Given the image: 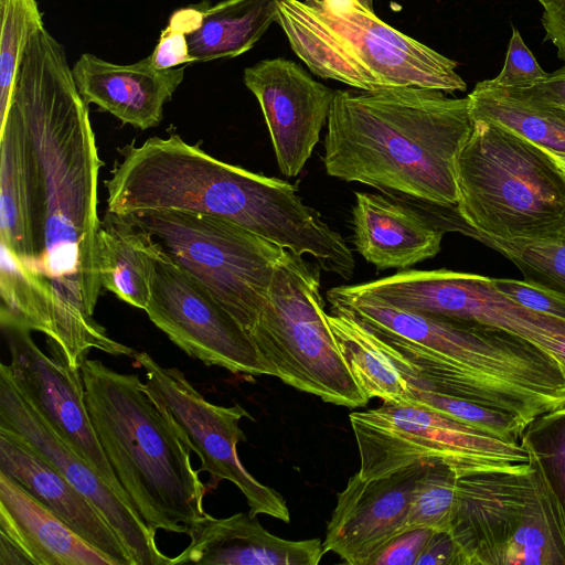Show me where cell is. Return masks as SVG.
<instances>
[{
  "mask_svg": "<svg viewBox=\"0 0 565 565\" xmlns=\"http://www.w3.org/2000/svg\"><path fill=\"white\" fill-rule=\"evenodd\" d=\"M33 143L43 183L39 254L32 269L38 330L81 370L93 349L134 358L93 317L98 268V175L103 167L88 108L64 47L42 25L31 36L11 103Z\"/></svg>",
  "mask_w": 565,
  "mask_h": 565,
  "instance_id": "obj_1",
  "label": "cell"
},
{
  "mask_svg": "<svg viewBox=\"0 0 565 565\" xmlns=\"http://www.w3.org/2000/svg\"><path fill=\"white\" fill-rule=\"evenodd\" d=\"M331 308L359 320L407 385L463 398L524 426L565 405V373L532 342L481 323L403 309L338 286Z\"/></svg>",
  "mask_w": 565,
  "mask_h": 565,
  "instance_id": "obj_2",
  "label": "cell"
},
{
  "mask_svg": "<svg viewBox=\"0 0 565 565\" xmlns=\"http://www.w3.org/2000/svg\"><path fill=\"white\" fill-rule=\"evenodd\" d=\"M119 152L121 160L105 182L107 213H200L310 255L327 271L338 273L351 259L345 239L303 203L296 184L217 160L177 134L132 142Z\"/></svg>",
  "mask_w": 565,
  "mask_h": 565,
  "instance_id": "obj_3",
  "label": "cell"
},
{
  "mask_svg": "<svg viewBox=\"0 0 565 565\" xmlns=\"http://www.w3.org/2000/svg\"><path fill=\"white\" fill-rule=\"evenodd\" d=\"M420 87L335 90L324 154L328 175L387 195L456 206V158L472 130L468 98Z\"/></svg>",
  "mask_w": 565,
  "mask_h": 565,
  "instance_id": "obj_4",
  "label": "cell"
},
{
  "mask_svg": "<svg viewBox=\"0 0 565 565\" xmlns=\"http://www.w3.org/2000/svg\"><path fill=\"white\" fill-rule=\"evenodd\" d=\"M81 373L95 434L135 510L154 535L186 534L207 514L206 488L180 428L139 375L88 358Z\"/></svg>",
  "mask_w": 565,
  "mask_h": 565,
  "instance_id": "obj_5",
  "label": "cell"
},
{
  "mask_svg": "<svg viewBox=\"0 0 565 565\" xmlns=\"http://www.w3.org/2000/svg\"><path fill=\"white\" fill-rule=\"evenodd\" d=\"M277 23L318 77L365 92L466 90L456 61L397 31L360 0H279Z\"/></svg>",
  "mask_w": 565,
  "mask_h": 565,
  "instance_id": "obj_6",
  "label": "cell"
},
{
  "mask_svg": "<svg viewBox=\"0 0 565 565\" xmlns=\"http://www.w3.org/2000/svg\"><path fill=\"white\" fill-rule=\"evenodd\" d=\"M471 119L456 158L462 232L519 243L559 241L565 174L545 148L498 122Z\"/></svg>",
  "mask_w": 565,
  "mask_h": 565,
  "instance_id": "obj_7",
  "label": "cell"
},
{
  "mask_svg": "<svg viewBox=\"0 0 565 565\" xmlns=\"http://www.w3.org/2000/svg\"><path fill=\"white\" fill-rule=\"evenodd\" d=\"M458 478L449 530L461 565H565V509L539 460Z\"/></svg>",
  "mask_w": 565,
  "mask_h": 565,
  "instance_id": "obj_8",
  "label": "cell"
},
{
  "mask_svg": "<svg viewBox=\"0 0 565 565\" xmlns=\"http://www.w3.org/2000/svg\"><path fill=\"white\" fill-rule=\"evenodd\" d=\"M320 268L285 249L249 338L285 384L338 406L363 407L370 399L327 321Z\"/></svg>",
  "mask_w": 565,
  "mask_h": 565,
  "instance_id": "obj_9",
  "label": "cell"
},
{
  "mask_svg": "<svg viewBox=\"0 0 565 565\" xmlns=\"http://www.w3.org/2000/svg\"><path fill=\"white\" fill-rule=\"evenodd\" d=\"M124 217L153 236L250 335L285 248L233 222L200 213L148 210Z\"/></svg>",
  "mask_w": 565,
  "mask_h": 565,
  "instance_id": "obj_10",
  "label": "cell"
},
{
  "mask_svg": "<svg viewBox=\"0 0 565 565\" xmlns=\"http://www.w3.org/2000/svg\"><path fill=\"white\" fill-rule=\"evenodd\" d=\"M349 419L363 479L425 462H443L458 478L530 465L521 443L505 441L422 406L383 402L376 408L352 412Z\"/></svg>",
  "mask_w": 565,
  "mask_h": 565,
  "instance_id": "obj_11",
  "label": "cell"
},
{
  "mask_svg": "<svg viewBox=\"0 0 565 565\" xmlns=\"http://www.w3.org/2000/svg\"><path fill=\"white\" fill-rule=\"evenodd\" d=\"M349 288L403 309L502 329L532 342L557 362L565 342V320L523 307L498 290L489 277L444 268L404 269Z\"/></svg>",
  "mask_w": 565,
  "mask_h": 565,
  "instance_id": "obj_12",
  "label": "cell"
},
{
  "mask_svg": "<svg viewBox=\"0 0 565 565\" xmlns=\"http://www.w3.org/2000/svg\"><path fill=\"white\" fill-rule=\"evenodd\" d=\"M145 370L146 384L156 401L180 428L185 441L201 461L215 488L222 480L234 483L245 497L252 515L265 514L282 522L290 521L286 500L275 489L263 484L241 462L239 441L246 437L239 427L250 415L239 404L221 406L209 402L177 367H164L147 352L134 355Z\"/></svg>",
  "mask_w": 565,
  "mask_h": 565,
  "instance_id": "obj_13",
  "label": "cell"
},
{
  "mask_svg": "<svg viewBox=\"0 0 565 565\" xmlns=\"http://www.w3.org/2000/svg\"><path fill=\"white\" fill-rule=\"evenodd\" d=\"M189 356L235 374L276 376L235 319L162 248L145 310Z\"/></svg>",
  "mask_w": 565,
  "mask_h": 565,
  "instance_id": "obj_14",
  "label": "cell"
},
{
  "mask_svg": "<svg viewBox=\"0 0 565 565\" xmlns=\"http://www.w3.org/2000/svg\"><path fill=\"white\" fill-rule=\"evenodd\" d=\"M0 326L10 352L8 365L20 393L67 446L135 509L95 434L85 404L81 370L73 369L52 341L47 340L52 353L49 356L36 345L31 330L7 319H0Z\"/></svg>",
  "mask_w": 565,
  "mask_h": 565,
  "instance_id": "obj_15",
  "label": "cell"
},
{
  "mask_svg": "<svg viewBox=\"0 0 565 565\" xmlns=\"http://www.w3.org/2000/svg\"><path fill=\"white\" fill-rule=\"evenodd\" d=\"M0 428L40 452L103 515L117 533L132 565H171L156 535L135 509L126 504L54 431L18 390L8 364H0Z\"/></svg>",
  "mask_w": 565,
  "mask_h": 565,
  "instance_id": "obj_16",
  "label": "cell"
},
{
  "mask_svg": "<svg viewBox=\"0 0 565 565\" xmlns=\"http://www.w3.org/2000/svg\"><path fill=\"white\" fill-rule=\"evenodd\" d=\"M243 81L258 100L280 172L297 177L320 140L335 90L284 57L246 67Z\"/></svg>",
  "mask_w": 565,
  "mask_h": 565,
  "instance_id": "obj_17",
  "label": "cell"
},
{
  "mask_svg": "<svg viewBox=\"0 0 565 565\" xmlns=\"http://www.w3.org/2000/svg\"><path fill=\"white\" fill-rule=\"evenodd\" d=\"M425 463L363 479L355 472L338 493L322 542L349 565H372L379 553L405 531L412 492Z\"/></svg>",
  "mask_w": 565,
  "mask_h": 565,
  "instance_id": "obj_18",
  "label": "cell"
},
{
  "mask_svg": "<svg viewBox=\"0 0 565 565\" xmlns=\"http://www.w3.org/2000/svg\"><path fill=\"white\" fill-rule=\"evenodd\" d=\"M184 66L158 70L150 57L128 65L84 53L72 67L86 105L95 104L122 124L146 130L158 126L163 106L184 78Z\"/></svg>",
  "mask_w": 565,
  "mask_h": 565,
  "instance_id": "obj_19",
  "label": "cell"
},
{
  "mask_svg": "<svg viewBox=\"0 0 565 565\" xmlns=\"http://www.w3.org/2000/svg\"><path fill=\"white\" fill-rule=\"evenodd\" d=\"M0 243L32 269L43 215V183L33 143L14 107L0 127Z\"/></svg>",
  "mask_w": 565,
  "mask_h": 565,
  "instance_id": "obj_20",
  "label": "cell"
},
{
  "mask_svg": "<svg viewBox=\"0 0 565 565\" xmlns=\"http://www.w3.org/2000/svg\"><path fill=\"white\" fill-rule=\"evenodd\" d=\"M186 535L189 545L171 565H317L324 555L320 539L278 537L249 512L221 519L206 514L189 526Z\"/></svg>",
  "mask_w": 565,
  "mask_h": 565,
  "instance_id": "obj_21",
  "label": "cell"
},
{
  "mask_svg": "<svg viewBox=\"0 0 565 565\" xmlns=\"http://www.w3.org/2000/svg\"><path fill=\"white\" fill-rule=\"evenodd\" d=\"M0 471L116 565H132L117 533L96 508L40 452L3 428H0Z\"/></svg>",
  "mask_w": 565,
  "mask_h": 565,
  "instance_id": "obj_22",
  "label": "cell"
},
{
  "mask_svg": "<svg viewBox=\"0 0 565 565\" xmlns=\"http://www.w3.org/2000/svg\"><path fill=\"white\" fill-rule=\"evenodd\" d=\"M352 228L356 252L379 270L434 258L445 232L407 205L369 192H355Z\"/></svg>",
  "mask_w": 565,
  "mask_h": 565,
  "instance_id": "obj_23",
  "label": "cell"
},
{
  "mask_svg": "<svg viewBox=\"0 0 565 565\" xmlns=\"http://www.w3.org/2000/svg\"><path fill=\"white\" fill-rule=\"evenodd\" d=\"M0 534L19 546L34 565H116L2 471Z\"/></svg>",
  "mask_w": 565,
  "mask_h": 565,
  "instance_id": "obj_24",
  "label": "cell"
},
{
  "mask_svg": "<svg viewBox=\"0 0 565 565\" xmlns=\"http://www.w3.org/2000/svg\"><path fill=\"white\" fill-rule=\"evenodd\" d=\"M161 252V245L148 232L124 216L107 213L98 233L102 287L146 310Z\"/></svg>",
  "mask_w": 565,
  "mask_h": 565,
  "instance_id": "obj_25",
  "label": "cell"
},
{
  "mask_svg": "<svg viewBox=\"0 0 565 565\" xmlns=\"http://www.w3.org/2000/svg\"><path fill=\"white\" fill-rule=\"evenodd\" d=\"M279 0H223L207 6L201 26L188 36L193 63L249 51L277 22Z\"/></svg>",
  "mask_w": 565,
  "mask_h": 565,
  "instance_id": "obj_26",
  "label": "cell"
},
{
  "mask_svg": "<svg viewBox=\"0 0 565 565\" xmlns=\"http://www.w3.org/2000/svg\"><path fill=\"white\" fill-rule=\"evenodd\" d=\"M471 118L498 122L536 145L565 152V111L531 99L491 79L477 83L467 96Z\"/></svg>",
  "mask_w": 565,
  "mask_h": 565,
  "instance_id": "obj_27",
  "label": "cell"
},
{
  "mask_svg": "<svg viewBox=\"0 0 565 565\" xmlns=\"http://www.w3.org/2000/svg\"><path fill=\"white\" fill-rule=\"evenodd\" d=\"M340 353L364 394L403 404L408 387L396 367L381 353L367 329L351 315L331 309L326 315Z\"/></svg>",
  "mask_w": 565,
  "mask_h": 565,
  "instance_id": "obj_28",
  "label": "cell"
},
{
  "mask_svg": "<svg viewBox=\"0 0 565 565\" xmlns=\"http://www.w3.org/2000/svg\"><path fill=\"white\" fill-rule=\"evenodd\" d=\"M0 127L32 34L44 25L36 0H0Z\"/></svg>",
  "mask_w": 565,
  "mask_h": 565,
  "instance_id": "obj_29",
  "label": "cell"
},
{
  "mask_svg": "<svg viewBox=\"0 0 565 565\" xmlns=\"http://www.w3.org/2000/svg\"><path fill=\"white\" fill-rule=\"evenodd\" d=\"M456 473L443 462H426L416 479L405 531L449 532L457 497Z\"/></svg>",
  "mask_w": 565,
  "mask_h": 565,
  "instance_id": "obj_30",
  "label": "cell"
},
{
  "mask_svg": "<svg viewBox=\"0 0 565 565\" xmlns=\"http://www.w3.org/2000/svg\"><path fill=\"white\" fill-rule=\"evenodd\" d=\"M403 404L422 406L447 415L509 443H520L526 426L505 413L428 388L407 385Z\"/></svg>",
  "mask_w": 565,
  "mask_h": 565,
  "instance_id": "obj_31",
  "label": "cell"
},
{
  "mask_svg": "<svg viewBox=\"0 0 565 565\" xmlns=\"http://www.w3.org/2000/svg\"><path fill=\"white\" fill-rule=\"evenodd\" d=\"M510 259L524 280L565 296V235L557 242L519 243L471 235Z\"/></svg>",
  "mask_w": 565,
  "mask_h": 565,
  "instance_id": "obj_32",
  "label": "cell"
},
{
  "mask_svg": "<svg viewBox=\"0 0 565 565\" xmlns=\"http://www.w3.org/2000/svg\"><path fill=\"white\" fill-rule=\"evenodd\" d=\"M520 443L539 460L565 509V405L531 420Z\"/></svg>",
  "mask_w": 565,
  "mask_h": 565,
  "instance_id": "obj_33",
  "label": "cell"
},
{
  "mask_svg": "<svg viewBox=\"0 0 565 565\" xmlns=\"http://www.w3.org/2000/svg\"><path fill=\"white\" fill-rule=\"evenodd\" d=\"M209 2L175 10L162 30L159 41L149 55L152 65L158 70H167L193 63L190 54L188 36L202 24Z\"/></svg>",
  "mask_w": 565,
  "mask_h": 565,
  "instance_id": "obj_34",
  "label": "cell"
},
{
  "mask_svg": "<svg viewBox=\"0 0 565 565\" xmlns=\"http://www.w3.org/2000/svg\"><path fill=\"white\" fill-rule=\"evenodd\" d=\"M546 75L547 73L524 43L519 30L513 26L503 67L491 81L504 88H525Z\"/></svg>",
  "mask_w": 565,
  "mask_h": 565,
  "instance_id": "obj_35",
  "label": "cell"
},
{
  "mask_svg": "<svg viewBox=\"0 0 565 565\" xmlns=\"http://www.w3.org/2000/svg\"><path fill=\"white\" fill-rule=\"evenodd\" d=\"M498 290L535 312L565 320V296L525 280L492 278Z\"/></svg>",
  "mask_w": 565,
  "mask_h": 565,
  "instance_id": "obj_36",
  "label": "cell"
},
{
  "mask_svg": "<svg viewBox=\"0 0 565 565\" xmlns=\"http://www.w3.org/2000/svg\"><path fill=\"white\" fill-rule=\"evenodd\" d=\"M431 533L428 529L399 533L379 553L372 565H416Z\"/></svg>",
  "mask_w": 565,
  "mask_h": 565,
  "instance_id": "obj_37",
  "label": "cell"
},
{
  "mask_svg": "<svg viewBox=\"0 0 565 565\" xmlns=\"http://www.w3.org/2000/svg\"><path fill=\"white\" fill-rule=\"evenodd\" d=\"M536 102L565 111V64L540 82L525 87L512 88Z\"/></svg>",
  "mask_w": 565,
  "mask_h": 565,
  "instance_id": "obj_38",
  "label": "cell"
},
{
  "mask_svg": "<svg viewBox=\"0 0 565 565\" xmlns=\"http://www.w3.org/2000/svg\"><path fill=\"white\" fill-rule=\"evenodd\" d=\"M416 565H461L458 548L450 533L433 531Z\"/></svg>",
  "mask_w": 565,
  "mask_h": 565,
  "instance_id": "obj_39",
  "label": "cell"
},
{
  "mask_svg": "<svg viewBox=\"0 0 565 565\" xmlns=\"http://www.w3.org/2000/svg\"><path fill=\"white\" fill-rule=\"evenodd\" d=\"M542 24L545 41L555 46L557 56L565 62V0H556L544 9Z\"/></svg>",
  "mask_w": 565,
  "mask_h": 565,
  "instance_id": "obj_40",
  "label": "cell"
},
{
  "mask_svg": "<svg viewBox=\"0 0 565 565\" xmlns=\"http://www.w3.org/2000/svg\"><path fill=\"white\" fill-rule=\"evenodd\" d=\"M33 564L32 559L13 542L0 534V565Z\"/></svg>",
  "mask_w": 565,
  "mask_h": 565,
  "instance_id": "obj_41",
  "label": "cell"
},
{
  "mask_svg": "<svg viewBox=\"0 0 565 565\" xmlns=\"http://www.w3.org/2000/svg\"><path fill=\"white\" fill-rule=\"evenodd\" d=\"M546 151L554 160L556 166L561 169V171L565 174V152L553 151L550 149H546Z\"/></svg>",
  "mask_w": 565,
  "mask_h": 565,
  "instance_id": "obj_42",
  "label": "cell"
},
{
  "mask_svg": "<svg viewBox=\"0 0 565 565\" xmlns=\"http://www.w3.org/2000/svg\"><path fill=\"white\" fill-rule=\"evenodd\" d=\"M558 363H559L561 367L563 369V371L565 373V342H564V344L562 347V352H561V355H559Z\"/></svg>",
  "mask_w": 565,
  "mask_h": 565,
  "instance_id": "obj_43",
  "label": "cell"
},
{
  "mask_svg": "<svg viewBox=\"0 0 565 565\" xmlns=\"http://www.w3.org/2000/svg\"><path fill=\"white\" fill-rule=\"evenodd\" d=\"M542 7L545 9L547 7H550L553 2H555L556 0H537Z\"/></svg>",
  "mask_w": 565,
  "mask_h": 565,
  "instance_id": "obj_44",
  "label": "cell"
},
{
  "mask_svg": "<svg viewBox=\"0 0 565 565\" xmlns=\"http://www.w3.org/2000/svg\"><path fill=\"white\" fill-rule=\"evenodd\" d=\"M363 4L369 7L370 9H373V1L372 0H360Z\"/></svg>",
  "mask_w": 565,
  "mask_h": 565,
  "instance_id": "obj_45",
  "label": "cell"
}]
</instances>
